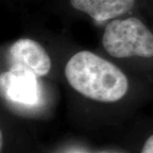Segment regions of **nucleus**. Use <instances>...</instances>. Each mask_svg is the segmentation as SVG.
Returning a JSON list of instances; mask_svg holds the SVG:
<instances>
[{
	"label": "nucleus",
	"mask_w": 153,
	"mask_h": 153,
	"mask_svg": "<svg viewBox=\"0 0 153 153\" xmlns=\"http://www.w3.org/2000/svg\"><path fill=\"white\" fill-rule=\"evenodd\" d=\"M65 75L76 91L100 102H115L128 90V79L119 68L89 51H80L67 61Z\"/></svg>",
	"instance_id": "f257e3e1"
},
{
	"label": "nucleus",
	"mask_w": 153,
	"mask_h": 153,
	"mask_svg": "<svg viewBox=\"0 0 153 153\" xmlns=\"http://www.w3.org/2000/svg\"><path fill=\"white\" fill-rule=\"evenodd\" d=\"M102 44L115 58L153 57V33L137 17L111 20L105 27Z\"/></svg>",
	"instance_id": "f03ea898"
},
{
	"label": "nucleus",
	"mask_w": 153,
	"mask_h": 153,
	"mask_svg": "<svg viewBox=\"0 0 153 153\" xmlns=\"http://www.w3.org/2000/svg\"><path fill=\"white\" fill-rule=\"evenodd\" d=\"M37 76L27 67L13 64L9 71L0 76L3 96L18 104L36 105L40 94Z\"/></svg>",
	"instance_id": "7ed1b4c3"
},
{
	"label": "nucleus",
	"mask_w": 153,
	"mask_h": 153,
	"mask_svg": "<svg viewBox=\"0 0 153 153\" xmlns=\"http://www.w3.org/2000/svg\"><path fill=\"white\" fill-rule=\"evenodd\" d=\"M73 10L87 15L95 22L114 20L128 14L137 0H67Z\"/></svg>",
	"instance_id": "20e7f679"
},
{
	"label": "nucleus",
	"mask_w": 153,
	"mask_h": 153,
	"mask_svg": "<svg viewBox=\"0 0 153 153\" xmlns=\"http://www.w3.org/2000/svg\"><path fill=\"white\" fill-rule=\"evenodd\" d=\"M13 64L25 66L38 76L47 75L51 68L49 55L41 44L29 38L17 40L10 49Z\"/></svg>",
	"instance_id": "39448f33"
},
{
	"label": "nucleus",
	"mask_w": 153,
	"mask_h": 153,
	"mask_svg": "<svg viewBox=\"0 0 153 153\" xmlns=\"http://www.w3.org/2000/svg\"><path fill=\"white\" fill-rule=\"evenodd\" d=\"M140 153H153V134L146 140Z\"/></svg>",
	"instance_id": "423d86ee"
},
{
	"label": "nucleus",
	"mask_w": 153,
	"mask_h": 153,
	"mask_svg": "<svg viewBox=\"0 0 153 153\" xmlns=\"http://www.w3.org/2000/svg\"><path fill=\"white\" fill-rule=\"evenodd\" d=\"M1 146H0V147H1V150H2V148H3V134H2V132H1Z\"/></svg>",
	"instance_id": "0eeeda50"
}]
</instances>
